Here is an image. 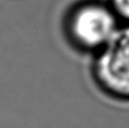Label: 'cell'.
<instances>
[{
	"instance_id": "obj_1",
	"label": "cell",
	"mask_w": 129,
	"mask_h": 128,
	"mask_svg": "<svg viewBox=\"0 0 129 128\" xmlns=\"http://www.w3.org/2000/svg\"><path fill=\"white\" fill-rule=\"evenodd\" d=\"M92 75L108 95L129 100V25H121L104 46L94 53Z\"/></svg>"
},
{
	"instance_id": "obj_2",
	"label": "cell",
	"mask_w": 129,
	"mask_h": 128,
	"mask_svg": "<svg viewBox=\"0 0 129 128\" xmlns=\"http://www.w3.org/2000/svg\"><path fill=\"white\" fill-rule=\"evenodd\" d=\"M67 24L69 37L75 46L93 54L108 43L121 25L108 4L96 0L74 8Z\"/></svg>"
},
{
	"instance_id": "obj_3",
	"label": "cell",
	"mask_w": 129,
	"mask_h": 128,
	"mask_svg": "<svg viewBox=\"0 0 129 128\" xmlns=\"http://www.w3.org/2000/svg\"><path fill=\"white\" fill-rule=\"evenodd\" d=\"M108 6L123 25H129V0H108Z\"/></svg>"
}]
</instances>
